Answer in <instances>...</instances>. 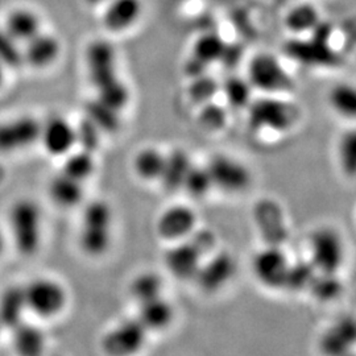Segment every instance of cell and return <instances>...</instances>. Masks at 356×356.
Segmentation results:
<instances>
[{"mask_svg": "<svg viewBox=\"0 0 356 356\" xmlns=\"http://www.w3.org/2000/svg\"><path fill=\"white\" fill-rule=\"evenodd\" d=\"M214 189L226 194H241L251 186L252 175L250 168L229 154H216L207 163Z\"/></svg>", "mask_w": 356, "mask_h": 356, "instance_id": "cell-8", "label": "cell"}, {"mask_svg": "<svg viewBox=\"0 0 356 356\" xmlns=\"http://www.w3.org/2000/svg\"><path fill=\"white\" fill-rule=\"evenodd\" d=\"M97 99L104 103L106 106L114 108L116 111L122 113L123 108L127 107L131 99V91L124 81H122L119 76L108 81L102 86L97 88Z\"/></svg>", "mask_w": 356, "mask_h": 356, "instance_id": "cell-33", "label": "cell"}, {"mask_svg": "<svg viewBox=\"0 0 356 356\" xmlns=\"http://www.w3.org/2000/svg\"><path fill=\"white\" fill-rule=\"evenodd\" d=\"M26 310L23 286H11L0 296V322L3 329L13 330L24 322Z\"/></svg>", "mask_w": 356, "mask_h": 356, "instance_id": "cell-25", "label": "cell"}, {"mask_svg": "<svg viewBox=\"0 0 356 356\" xmlns=\"http://www.w3.org/2000/svg\"><path fill=\"white\" fill-rule=\"evenodd\" d=\"M165 154L153 147H144L134 157V172L145 182L159 181L163 173Z\"/></svg>", "mask_w": 356, "mask_h": 356, "instance_id": "cell-27", "label": "cell"}, {"mask_svg": "<svg viewBox=\"0 0 356 356\" xmlns=\"http://www.w3.org/2000/svg\"><path fill=\"white\" fill-rule=\"evenodd\" d=\"M355 322L351 317L337 321L319 339V348L325 355L347 354L355 344Z\"/></svg>", "mask_w": 356, "mask_h": 356, "instance_id": "cell-20", "label": "cell"}, {"mask_svg": "<svg viewBox=\"0 0 356 356\" xmlns=\"http://www.w3.org/2000/svg\"><path fill=\"white\" fill-rule=\"evenodd\" d=\"M76 145H79L81 149L95 153L99 148L103 132L90 120L89 118L81 120V123L76 126Z\"/></svg>", "mask_w": 356, "mask_h": 356, "instance_id": "cell-41", "label": "cell"}, {"mask_svg": "<svg viewBox=\"0 0 356 356\" xmlns=\"http://www.w3.org/2000/svg\"><path fill=\"white\" fill-rule=\"evenodd\" d=\"M321 22L322 19L317 6L309 1L294 4L284 16V26L297 36L312 33Z\"/></svg>", "mask_w": 356, "mask_h": 356, "instance_id": "cell-24", "label": "cell"}, {"mask_svg": "<svg viewBox=\"0 0 356 356\" xmlns=\"http://www.w3.org/2000/svg\"><path fill=\"white\" fill-rule=\"evenodd\" d=\"M23 289L26 310L38 318H56L67 306V291L60 281L51 277H38L29 281Z\"/></svg>", "mask_w": 356, "mask_h": 356, "instance_id": "cell-5", "label": "cell"}, {"mask_svg": "<svg viewBox=\"0 0 356 356\" xmlns=\"http://www.w3.org/2000/svg\"><path fill=\"white\" fill-rule=\"evenodd\" d=\"M3 28L22 47L42 31V20L35 10L28 7H16L6 15Z\"/></svg>", "mask_w": 356, "mask_h": 356, "instance_id": "cell-19", "label": "cell"}, {"mask_svg": "<svg viewBox=\"0 0 356 356\" xmlns=\"http://www.w3.org/2000/svg\"><path fill=\"white\" fill-rule=\"evenodd\" d=\"M114 213L108 202L95 200L85 206L79 229V247L90 257L107 254L113 243Z\"/></svg>", "mask_w": 356, "mask_h": 356, "instance_id": "cell-1", "label": "cell"}, {"mask_svg": "<svg viewBox=\"0 0 356 356\" xmlns=\"http://www.w3.org/2000/svg\"><path fill=\"white\" fill-rule=\"evenodd\" d=\"M3 251H4V238L0 232V254H3Z\"/></svg>", "mask_w": 356, "mask_h": 356, "instance_id": "cell-46", "label": "cell"}, {"mask_svg": "<svg viewBox=\"0 0 356 356\" xmlns=\"http://www.w3.org/2000/svg\"><path fill=\"white\" fill-rule=\"evenodd\" d=\"M291 260L282 250V245L264 244L252 257L251 270L256 281L270 291L284 289L285 277Z\"/></svg>", "mask_w": 356, "mask_h": 356, "instance_id": "cell-6", "label": "cell"}, {"mask_svg": "<svg viewBox=\"0 0 356 356\" xmlns=\"http://www.w3.org/2000/svg\"><path fill=\"white\" fill-rule=\"evenodd\" d=\"M136 318L148 332L165 330L175 319V307L161 294L139 304V314Z\"/></svg>", "mask_w": 356, "mask_h": 356, "instance_id": "cell-21", "label": "cell"}, {"mask_svg": "<svg viewBox=\"0 0 356 356\" xmlns=\"http://www.w3.org/2000/svg\"><path fill=\"white\" fill-rule=\"evenodd\" d=\"M254 220L264 244L282 245L289 236L284 209L272 198L260 200L254 207Z\"/></svg>", "mask_w": 356, "mask_h": 356, "instance_id": "cell-11", "label": "cell"}, {"mask_svg": "<svg viewBox=\"0 0 356 356\" xmlns=\"http://www.w3.org/2000/svg\"><path fill=\"white\" fill-rule=\"evenodd\" d=\"M198 226L195 211L188 204H172L159 216L156 232L165 242L175 243L188 239Z\"/></svg>", "mask_w": 356, "mask_h": 356, "instance_id": "cell-14", "label": "cell"}, {"mask_svg": "<svg viewBox=\"0 0 356 356\" xmlns=\"http://www.w3.org/2000/svg\"><path fill=\"white\" fill-rule=\"evenodd\" d=\"M191 165H193V161L191 156L182 148H176L166 153L163 173L159 182H161L165 191H181Z\"/></svg>", "mask_w": 356, "mask_h": 356, "instance_id": "cell-22", "label": "cell"}, {"mask_svg": "<svg viewBox=\"0 0 356 356\" xmlns=\"http://www.w3.org/2000/svg\"><path fill=\"white\" fill-rule=\"evenodd\" d=\"M13 344L15 351L22 356H38L44 353L47 338L38 326L26 323V321L13 329Z\"/></svg>", "mask_w": 356, "mask_h": 356, "instance_id": "cell-26", "label": "cell"}, {"mask_svg": "<svg viewBox=\"0 0 356 356\" xmlns=\"http://www.w3.org/2000/svg\"><path fill=\"white\" fill-rule=\"evenodd\" d=\"M236 273V261L227 251H214L206 256L198 269L194 282L207 294L220 292L234 279Z\"/></svg>", "mask_w": 356, "mask_h": 356, "instance_id": "cell-9", "label": "cell"}, {"mask_svg": "<svg viewBox=\"0 0 356 356\" xmlns=\"http://www.w3.org/2000/svg\"><path fill=\"white\" fill-rule=\"evenodd\" d=\"M41 122L23 115L0 123V154L17 152L29 148L40 138Z\"/></svg>", "mask_w": 356, "mask_h": 356, "instance_id": "cell-13", "label": "cell"}, {"mask_svg": "<svg viewBox=\"0 0 356 356\" xmlns=\"http://www.w3.org/2000/svg\"><path fill=\"white\" fill-rule=\"evenodd\" d=\"M164 282L159 273L153 270H144L134 277L129 284V294L136 301L143 304L163 294Z\"/></svg>", "mask_w": 356, "mask_h": 356, "instance_id": "cell-29", "label": "cell"}, {"mask_svg": "<svg viewBox=\"0 0 356 356\" xmlns=\"http://www.w3.org/2000/svg\"><path fill=\"white\" fill-rule=\"evenodd\" d=\"M63 173L70 177L78 179L81 182H86L95 172V157L94 153L88 152L85 149H78L67 153L64 157Z\"/></svg>", "mask_w": 356, "mask_h": 356, "instance_id": "cell-31", "label": "cell"}, {"mask_svg": "<svg viewBox=\"0 0 356 356\" xmlns=\"http://www.w3.org/2000/svg\"><path fill=\"white\" fill-rule=\"evenodd\" d=\"M204 259V256L185 239L170 243V247L164 254V266L175 279L193 281Z\"/></svg>", "mask_w": 356, "mask_h": 356, "instance_id": "cell-17", "label": "cell"}, {"mask_svg": "<svg viewBox=\"0 0 356 356\" xmlns=\"http://www.w3.org/2000/svg\"><path fill=\"white\" fill-rule=\"evenodd\" d=\"M247 79L263 94L282 95L294 89V79L280 60L268 51L254 54L248 63Z\"/></svg>", "mask_w": 356, "mask_h": 356, "instance_id": "cell-4", "label": "cell"}, {"mask_svg": "<svg viewBox=\"0 0 356 356\" xmlns=\"http://www.w3.org/2000/svg\"><path fill=\"white\" fill-rule=\"evenodd\" d=\"M226 47L227 42L219 33L206 32L195 38V41L193 42L191 56L210 67V65L220 63Z\"/></svg>", "mask_w": 356, "mask_h": 356, "instance_id": "cell-28", "label": "cell"}, {"mask_svg": "<svg viewBox=\"0 0 356 356\" xmlns=\"http://www.w3.org/2000/svg\"><path fill=\"white\" fill-rule=\"evenodd\" d=\"M329 104L335 114L353 119L356 114V90L347 82L337 83L329 91Z\"/></svg>", "mask_w": 356, "mask_h": 356, "instance_id": "cell-32", "label": "cell"}, {"mask_svg": "<svg viewBox=\"0 0 356 356\" xmlns=\"http://www.w3.org/2000/svg\"><path fill=\"white\" fill-rule=\"evenodd\" d=\"M219 91L220 85L216 82V78L207 76V73H204L202 76L191 78L188 94L193 102L201 106L204 103L214 101Z\"/></svg>", "mask_w": 356, "mask_h": 356, "instance_id": "cell-39", "label": "cell"}, {"mask_svg": "<svg viewBox=\"0 0 356 356\" xmlns=\"http://www.w3.org/2000/svg\"><path fill=\"white\" fill-rule=\"evenodd\" d=\"M229 122V113L227 110L214 101L201 104L200 113H198V126L206 132L216 134L220 132L226 127Z\"/></svg>", "mask_w": 356, "mask_h": 356, "instance_id": "cell-38", "label": "cell"}, {"mask_svg": "<svg viewBox=\"0 0 356 356\" xmlns=\"http://www.w3.org/2000/svg\"><path fill=\"white\" fill-rule=\"evenodd\" d=\"M86 118L104 132H115L120 127V113L106 106L99 99H94L86 107Z\"/></svg>", "mask_w": 356, "mask_h": 356, "instance_id": "cell-37", "label": "cell"}, {"mask_svg": "<svg viewBox=\"0 0 356 356\" xmlns=\"http://www.w3.org/2000/svg\"><path fill=\"white\" fill-rule=\"evenodd\" d=\"M89 3H91V4H97V6H99V4H104V3H107L108 0H88Z\"/></svg>", "mask_w": 356, "mask_h": 356, "instance_id": "cell-45", "label": "cell"}, {"mask_svg": "<svg viewBox=\"0 0 356 356\" xmlns=\"http://www.w3.org/2000/svg\"><path fill=\"white\" fill-rule=\"evenodd\" d=\"M49 197L57 206L63 209H73L81 204L85 197L83 182L61 172L51 179Z\"/></svg>", "mask_w": 356, "mask_h": 356, "instance_id": "cell-23", "label": "cell"}, {"mask_svg": "<svg viewBox=\"0 0 356 356\" xmlns=\"http://www.w3.org/2000/svg\"><path fill=\"white\" fill-rule=\"evenodd\" d=\"M214 189L213 179L206 165H191L188 176L184 181L182 189L195 200H202Z\"/></svg>", "mask_w": 356, "mask_h": 356, "instance_id": "cell-36", "label": "cell"}, {"mask_svg": "<svg viewBox=\"0 0 356 356\" xmlns=\"http://www.w3.org/2000/svg\"><path fill=\"white\" fill-rule=\"evenodd\" d=\"M148 331L138 318L126 319L107 331L102 338L104 354L129 356L139 353L147 341Z\"/></svg>", "mask_w": 356, "mask_h": 356, "instance_id": "cell-10", "label": "cell"}, {"mask_svg": "<svg viewBox=\"0 0 356 356\" xmlns=\"http://www.w3.org/2000/svg\"><path fill=\"white\" fill-rule=\"evenodd\" d=\"M10 231L17 252L32 256L40 250L42 241V213L38 204L23 198L10 210Z\"/></svg>", "mask_w": 356, "mask_h": 356, "instance_id": "cell-3", "label": "cell"}, {"mask_svg": "<svg viewBox=\"0 0 356 356\" xmlns=\"http://www.w3.org/2000/svg\"><path fill=\"white\" fill-rule=\"evenodd\" d=\"M186 241L191 243V245L204 257L213 254L216 251V244H218L216 232L213 229H202L198 226L188 236Z\"/></svg>", "mask_w": 356, "mask_h": 356, "instance_id": "cell-43", "label": "cell"}, {"mask_svg": "<svg viewBox=\"0 0 356 356\" xmlns=\"http://www.w3.org/2000/svg\"><path fill=\"white\" fill-rule=\"evenodd\" d=\"M38 141L53 157H65L76 145V126L63 116H51L41 123Z\"/></svg>", "mask_w": 356, "mask_h": 356, "instance_id": "cell-16", "label": "cell"}, {"mask_svg": "<svg viewBox=\"0 0 356 356\" xmlns=\"http://www.w3.org/2000/svg\"><path fill=\"white\" fill-rule=\"evenodd\" d=\"M3 330V325H1V322H0V332Z\"/></svg>", "mask_w": 356, "mask_h": 356, "instance_id": "cell-47", "label": "cell"}, {"mask_svg": "<svg viewBox=\"0 0 356 356\" xmlns=\"http://www.w3.org/2000/svg\"><path fill=\"white\" fill-rule=\"evenodd\" d=\"M103 6L102 24L113 35H123L134 29L144 13L143 0H108Z\"/></svg>", "mask_w": 356, "mask_h": 356, "instance_id": "cell-15", "label": "cell"}, {"mask_svg": "<svg viewBox=\"0 0 356 356\" xmlns=\"http://www.w3.org/2000/svg\"><path fill=\"white\" fill-rule=\"evenodd\" d=\"M310 261L318 272H334L342 267L344 261V243L337 229L319 227L309 239Z\"/></svg>", "mask_w": 356, "mask_h": 356, "instance_id": "cell-7", "label": "cell"}, {"mask_svg": "<svg viewBox=\"0 0 356 356\" xmlns=\"http://www.w3.org/2000/svg\"><path fill=\"white\" fill-rule=\"evenodd\" d=\"M252 90L254 88L248 79L241 76H231L220 86V91L223 92L229 106L234 108L248 107L252 101Z\"/></svg>", "mask_w": 356, "mask_h": 356, "instance_id": "cell-35", "label": "cell"}, {"mask_svg": "<svg viewBox=\"0 0 356 356\" xmlns=\"http://www.w3.org/2000/svg\"><path fill=\"white\" fill-rule=\"evenodd\" d=\"M22 51L24 64L29 65L33 69L44 70L58 61L63 45L60 38L42 29L35 38L26 41L22 47Z\"/></svg>", "mask_w": 356, "mask_h": 356, "instance_id": "cell-18", "label": "cell"}, {"mask_svg": "<svg viewBox=\"0 0 356 356\" xmlns=\"http://www.w3.org/2000/svg\"><path fill=\"white\" fill-rule=\"evenodd\" d=\"M316 273L317 269L312 264L310 260L293 261L288 268L284 289L294 293L307 291Z\"/></svg>", "mask_w": 356, "mask_h": 356, "instance_id": "cell-34", "label": "cell"}, {"mask_svg": "<svg viewBox=\"0 0 356 356\" xmlns=\"http://www.w3.org/2000/svg\"><path fill=\"white\" fill-rule=\"evenodd\" d=\"M339 163L344 173L348 176H354L356 164V136L354 131H348L343 134L339 140Z\"/></svg>", "mask_w": 356, "mask_h": 356, "instance_id": "cell-42", "label": "cell"}, {"mask_svg": "<svg viewBox=\"0 0 356 356\" xmlns=\"http://www.w3.org/2000/svg\"><path fill=\"white\" fill-rule=\"evenodd\" d=\"M0 61L10 69L24 65L22 45L0 24Z\"/></svg>", "mask_w": 356, "mask_h": 356, "instance_id": "cell-40", "label": "cell"}, {"mask_svg": "<svg viewBox=\"0 0 356 356\" xmlns=\"http://www.w3.org/2000/svg\"><path fill=\"white\" fill-rule=\"evenodd\" d=\"M85 60L90 81L95 89L118 76V51L111 41L104 38L90 41Z\"/></svg>", "mask_w": 356, "mask_h": 356, "instance_id": "cell-12", "label": "cell"}, {"mask_svg": "<svg viewBox=\"0 0 356 356\" xmlns=\"http://www.w3.org/2000/svg\"><path fill=\"white\" fill-rule=\"evenodd\" d=\"M300 120V110L281 95L264 94L248 104V124L254 132L286 134Z\"/></svg>", "mask_w": 356, "mask_h": 356, "instance_id": "cell-2", "label": "cell"}, {"mask_svg": "<svg viewBox=\"0 0 356 356\" xmlns=\"http://www.w3.org/2000/svg\"><path fill=\"white\" fill-rule=\"evenodd\" d=\"M7 70H8V67H7L6 65L3 64L1 61H0V88L3 86V83H4V81H6V76H7Z\"/></svg>", "mask_w": 356, "mask_h": 356, "instance_id": "cell-44", "label": "cell"}, {"mask_svg": "<svg viewBox=\"0 0 356 356\" xmlns=\"http://www.w3.org/2000/svg\"><path fill=\"white\" fill-rule=\"evenodd\" d=\"M307 291L312 293V296L319 302L329 304L339 298V296L343 292V285L341 279L338 277V273L317 270Z\"/></svg>", "mask_w": 356, "mask_h": 356, "instance_id": "cell-30", "label": "cell"}]
</instances>
